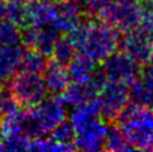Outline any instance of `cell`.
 I'll return each mask as SVG.
<instances>
[{"instance_id": "1", "label": "cell", "mask_w": 153, "mask_h": 152, "mask_svg": "<svg viewBox=\"0 0 153 152\" xmlns=\"http://www.w3.org/2000/svg\"><path fill=\"white\" fill-rule=\"evenodd\" d=\"M67 37L80 53L100 62L118 50L122 36L115 27L94 18L84 20Z\"/></svg>"}, {"instance_id": "2", "label": "cell", "mask_w": 153, "mask_h": 152, "mask_svg": "<svg viewBox=\"0 0 153 152\" xmlns=\"http://www.w3.org/2000/svg\"><path fill=\"white\" fill-rule=\"evenodd\" d=\"M114 122L133 148L153 150V112L149 108L128 104Z\"/></svg>"}, {"instance_id": "3", "label": "cell", "mask_w": 153, "mask_h": 152, "mask_svg": "<svg viewBox=\"0 0 153 152\" xmlns=\"http://www.w3.org/2000/svg\"><path fill=\"white\" fill-rule=\"evenodd\" d=\"M8 89L23 108L36 107L47 96V88L42 75L20 70L9 79Z\"/></svg>"}, {"instance_id": "4", "label": "cell", "mask_w": 153, "mask_h": 152, "mask_svg": "<svg viewBox=\"0 0 153 152\" xmlns=\"http://www.w3.org/2000/svg\"><path fill=\"white\" fill-rule=\"evenodd\" d=\"M142 14V4L138 0H109L106 7L97 17L125 33L137 28Z\"/></svg>"}, {"instance_id": "5", "label": "cell", "mask_w": 153, "mask_h": 152, "mask_svg": "<svg viewBox=\"0 0 153 152\" xmlns=\"http://www.w3.org/2000/svg\"><path fill=\"white\" fill-rule=\"evenodd\" d=\"M96 101L99 105L100 115L106 121L114 122L129 103L128 85L109 80L96 95Z\"/></svg>"}, {"instance_id": "6", "label": "cell", "mask_w": 153, "mask_h": 152, "mask_svg": "<svg viewBox=\"0 0 153 152\" xmlns=\"http://www.w3.org/2000/svg\"><path fill=\"white\" fill-rule=\"evenodd\" d=\"M101 71L108 80L129 85L140 74V63L123 51H115L102 61Z\"/></svg>"}, {"instance_id": "7", "label": "cell", "mask_w": 153, "mask_h": 152, "mask_svg": "<svg viewBox=\"0 0 153 152\" xmlns=\"http://www.w3.org/2000/svg\"><path fill=\"white\" fill-rule=\"evenodd\" d=\"M61 33L52 25H24L22 27V42L23 45L47 57H51L53 47Z\"/></svg>"}, {"instance_id": "8", "label": "cell", "mask_w": 153, "mask_h": 152, "mask_svg": "<svg viewBox=\"0 0 153 152\" xmlns=\"http://www.w3.org/2000/svg\"><path fill=\"white\" fill-rule=\"evenodd\" d=\"M109 127L99 118L87 123L76 131L75 146L77 150L87 152H95L104 150V143L108 134Z\"/></svg>"}, {"instance_id": "9", "label": "cell", "mask_w": 153, "mask_h": 152, "mask_svg": "<svg viewBox=\"0 0 153 152\" xmlns=\"http://www.w3.org/2000/svg\"><path fill=\"white\" fill-rule=\"evenodd\" d=\"M32 108L46 134H50L52 129L66 118V105L61 98L56 95L46 96L39 104Z\"/></svg>"}, {"instance_id": "10", "label": "cell", "mask_w": 153, "mask_h": 152, "mask_svg": "<svg viewBox=\"0 0 153 152\" xmlns=\"http://www.w3.org/2000/svg\"><path fill=\"white\" fill-rule=\"evenodd\" d=\"M152 39L153 38L147 36L138 28H134L125 32L124 36L120 37L119 48L139 63H146L148 62L151 56Z\"/></svg>"}, {"instance_id": "11", "label": "cell", "mask_w": 153, "mask_h": 152, "mask_svg": "<svg viewBox=\"0 0 153 152\" xmlns=\"http://www.w3.org/2000/svg\"><path fill=\"white\" fill-rule=\"evenodd\" d=\"M129 100L134 104L153 107V63H149L128 86Z\"/></svg>"}, {"instance_id": "12", "label": "cell", "mask_w": 153, "mask_h": 152, "mask_svg": "<svg viewBox=\"0 0 153 152\" xmlns=\"http://www.w3.org/2000/svg\"><path fill=\"white\" fill-rule=\"evenodd\" d=\"M84 14L82 4L75 1H57V15L52 27L59 33L67 34L82 23Z\"/></svg>"}, {"instance_id": "13", "label": "cell", "mask_w": 153, "mask_h": 152, "mask_svg": "<svg viewBox=\"0 0 153 152\" xmlns=\"http://www.w3.org/2000/svg\"><path fill=\"white\" fill-rule=\"evenodd\" d=\"M27 20L30 25H53L57 15L56 0H28L25 4Z\"/></svg>"}, {"instance_id": "14", "label": "cell", "mask_w": 153, "mask_h": 152, "mask_svg": "<svg viewBox=\"0 0 153 152\" xmlns=\"http://www.w3.org/2000/svg\"><path fill=\"white\" fill-rule=\"evenodd\" d=\"M25 51L27 47L24 45L0 46V77L4 83L19 70Z\"/></svg>"}, {"instance_id": "15", "label": "cell", "mask_w": 153, "mask_h": 152, "mask_svg": "<svg viewBox=\"0 0 153 152\" xmlns=\"http://www.w3.org/2000/svg\"><path fill=\"white\" fill-rule=\"evenodd\" d=\"M42 75H43V80H45L47 91H51L53 95L61 94L70 85V77H68L66 66L58 63L54 60L48 61L47 67Z\"/></svg>"}, {"instance_id": "16", "label": "cell", "mask_w": 153, "mask_h": 152, "mask_svg": "<svg viewBox=\"0 0 153 152\" xmlns=\"http://www.w3.org/2000/svg\"><path fill=\"white\" fill-rule=\"evenodd\" d=\"M96 62L84 53H76L71 62L66 66L70 81L76 84H87L96 71Z\"/></svg>"}, {"instance_id": "17", "label": "cell", "mask_w": 153, "mask_h": 152, "mask_svg": "<svg viewBox=\"0 0 153 152\" xmlns=\"http://www.w3.org/2000/svg\"><path fill=\"white\" fill-rule=\"evenodd\" d=\"M59 98H61V100L63 101V104L66 107L75 108L96 98V94L92 91L89 84L72 83L59 94Z\"/></svg>"}, {"instance_id": "18", "label": "cell", "mask_w": 153, "mask_h": 152, "mask_svg": "<svg viewBox=\"0 0 153 152\" xmlns=\"http://www.w3.org/2000/svg\"><path fill=\"white\" fill-rule=\"evenodd\" d=\"M48 61H50V60H48L47 56L28 48V51H25L24 56H23V60H22V62H20L19 69L23 70V71H27V72L42 75L47 67Z\"/></svg>"}, {"instance_id": "19", "label": "cell", "mask_w": 153, "mask_h": 152, "mask_svg": "<svg viewBox=\"0 0 153 152\" xmlns=\"http://www.w3.org/2000/svg\"><path fill=\"white\" fill-rule=\"evenodd\" d=\"M104 150L105 151H113V152H124V151H132L134 150L132 145L128 142L123 132L117 126H111L108 129V134L104 143Z\"/></svg>"}, {"instance_id": "20", "label": "cell", "mask_w": 153, "mask_h": 152, "mask_svg": "<svg viewBox=\"0 0 153 152\" xmlns=\"http://www.w3.org/2000/svg\"><path fill=\"white\" fill-rule=\"evenodd\" d=\"M76 51L77 50L72 45V42L68 39L67 36H65V37H59L57 39L51 56H52V60H54V61L67 66L71 62V60L75 57Z\"/></svg>"}, {"instance_id": "21", "label": "cell", "mask_w": 153, "mask_h": 152, "mask_svg": "<svg viewBox=\"0 0 153 152\" xmlns=\"http://www.w3.org/2000/svg\"><path fill=\"white\" fill-rule=\"evenodd\" d=\"M22 42V28L9 20L0 22V46H19Z\"/></svg>"}, {"instance_id": "22", "label": "cell", "mask_w": 153, "mask_h": 152, "mask_svg": "<svg viewBox=\"0 0 153 152\" xmlns=\"http://www.w3.org/2000/svg\"><path fill=\"white\" fill-rule=\"evenodd\" d=\"M29 150L32 151H39V152H48V151H53V152H67V151H75L76 146L74 145H65V143H59L56 142L54 139L51 137H38L33 138V141L30 139V145H29Z\"/></svg>"}, {"instance_id": "23", "label": "cell", "mask_w": 153, "mask_h": 152, "mask_svg": "<svg viewBox=\"0 0 153 152\" xmlns=\"http://www.w3.org/2000/svg\"><path fill=\"white\" fill-rule=\"evenodd\" d=\"M50 133H51V138L54 139L56 142L65 143V145H74L75 146L76 132H75V128H74V126H72V123L71 122L62 121L61 123H58Z\"/></svg>"}, {"instance_id": "24", "label": "cell", "mask_w": 153, "mask_h": 152, "mask_svg": "<svg viewBox=\"0 0 153 152\" xmlns=\"http://www.w3.org/2000/svg\"><path fill=\"white\" fill-rule=\"evenodd\" d=\"M20 105L18 101L15 100L13 94L10 93L9 89H3V86L0 88V117H7L10 115L20 109Z\"/></svg>"}, {"instance_id": "25", "label": "cell", "mask_w": 153, "mask_h": 152, "mask_svg": "<svg viewBox=\"0 0 153 152\" xmlns=\"http://www.w3.org/2000/svg\"><path fill=\"white\" fill-rule=\"evenodd\" d=\"M24 4L8 3L7 18H5V20L12 22V23L19 25L20 28L22 27H24V25H28V20H27V12H25V5Z\"/></svg>"}, {"instance_id": "26", "label": "cell", "mask_w": 153, "mask_h": 152, "mask_svg": "<svg viewBox=\"0 0 153 152\" xmlns=\"http://www.w3.org/2000/svg\"><path fill=\"white\" fill-rule=\"evenodd\" d=\"M137 28L153 38V1L142 5V14Z\"/></svg>"}, {"instance_id": "27", "label": "cell", "mask_w": 153, "mask_h": 152, "mask_svg": "<svg viewBox=\"0 0 153 152\" xmlns=\"http://www.w3.org/2000/svg\"><path fill=\"white\" fill-rule=\"evenodd\" d=\"M7 9H8V1L0 0V22L5 20V18H7Z\"/></svg>"}, {"instance_id": "28", "label": "cell", "mask_w": 153, "mask_h": 152, "mask_svg": "<svg viewBox=\"0 0 153 152\" xmlns=\"http://www.w3.org/2000/svg\"><path fill=\"white\" fill-rule=\"evenodd\" d=\"M5 1H8V3H20V4H24V3L28 1V0H5Z\"/></svg>"}, {"instance_id": "29", "label": "cell", "mask_w": 153, "mask_h": 152, "mask_svg": "<svg viewBox=\"0 0 153 152\" xmlns=\"http://www.w3.org/2000/svg\"><path fill=\"white\" fill-rule=\"evenodd\" d=\"M56 1H75V3H79V4H84L85 0H56Z\"/></svg>"}, {"instance_id": "30", "label": "cell", "mask_w": 153, "mask_h": 152, "mask_svg": "<svg viewBox=\"0 0 153 152\" xmlns=\"http://www.w3.org/2000/svg\"><path fill=\"white\" fill-rule=\"evenodd\" d=\"M148 62L153 63V39H152V48H151V56H149V60H148Z\"/></svg>"}, {"instance_id": "31", "label": "cell", "mask_w": 153, "mask_h": 152, "mask_svg": "<svg viewBox=\"0 0 153 152\" xmlns=\"http://www.w3.org/2000/svg\"><path fill=\"white\" fill-rule=\"evenodd\" d=\"M139 3H149V1H153V0H138Z\"/></svg>"}, {"instance_id": "32", "label": "cell", "mask_w": 153, "mask_h": 152, "mask_svg": "<svg viewBox=\"0 0 153 152\" xmlns=\"http://www.w3.org/2000/svg\"><path fill=\"white\" fill-rule=\"evenodd\" d=\"M4 85V80L1 79V77H0V88H1V86Z\"/></svg>"}, {"instance_id": "33", "label": "cell", "mask_w": 153, "mask_h": 152, "mask_svg": "<svg viewBox=\"0 0 153 152\" xmlns=\"http://www.w3.org/2000/svg\"><path fill=\"white\" fill-rule=\"evenodd\" d=\"M0 124H1V117H0Z\"/></svg>"}]
</instances>
